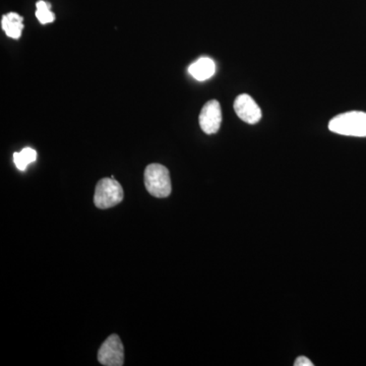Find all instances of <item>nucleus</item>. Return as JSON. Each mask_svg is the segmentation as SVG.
Segmentation results:
<instances>
[{
  "instance_id": "39448f33",
  "label": "nucleus",
  "mask_w": 366,
  "mask_h": 366,
  "mask_svg": "<svg viewBox=\"0 0 366 366\" xmlns=\"http://www.w3.org/2000/svg\"><path fill=\"white\" fill-rule=\"evenodd\" d=\"M201 129L207 134L218 132L222 122V110L220 103L217 100H211L204 104L199 117Z\"/></svg>"
},
{
  "instance_id": "20e7f679",
  "label": "nucleus",
  "mask_w": 366,
  "mask_h": 366,
  "mask_svg": "<svg viewBox=\"0 0 366 366\" xmlns=\"http://www.w3.org/2000/svg\"><path fill=\"white\" fill-rule=\"evenodd\" d=\"M98 360L105 366H122L124 363V344L117 335L106 339L98 351Z\"/></svg>"
},
{
  "instance_id": "1a4fd4ad",
  "label": "nucleus",
  "mask_w": 366,
  "mask_h": 366,
  "mask_svg": "<svg viewBox=\"0 0 366 366\" xmlns=\"http://www.w3.org/2000/svg\"><path fill=\"white\" fill-rule=\"evenodd\" d=\"M36 159H37V152L32 148H25L19 153L14 154V162L16 168L21 171H25L29 164L35 162Z\"/></svg>"
},
{
  "instance_id": "6e6552de",
  "label": "nucleus",
  "mask_w": 366,
  "mask_h": 366,
  "mask_svg": "<svg viewBox=\"0 0 366 366\" xmlns=\"http://www.w3.org/2000/svg\"><path fill=\"white\" fill-rule=\"evenodd\" d=\"M23 16L16 13H9L2 16L1 28L9 37L19 39L23 31Z\"/></svg>"
},
{
  "instance_id": "9d476101",
  "label": "nucleus",
  "mask_w": 366,
  "mask_h": 366,
  "mask_svg": "<svg viewBox=\"0 0 366 366\" xmlns=\"http://www.w3.org/2000/svg\"><path fill=\"white\" fill-rule=\"evenodd\" d=\"M36 7H37V11H36V16H37L38 21H40L42 25H46V24L52 23V21H55V14L51 11V6L48 2L44 1V0H39V1L36 4Z\"/></svg>"
},
{
  "instance_id": "f03ea898",
  "label": "nucleus",
  "mask_w": 366,
  "mask_h": 366,
  "mask_svg": "<svg viewBox=\"0 0 366 366\" xmlns=\"http://www.w3.org/2000/svg\"><path fill=\"white\" fill-rule=\"evenodd\" d=\"M144 185L151 196L158 199L169 197L172 190L169 170L161 164H150L144 170Z\"/></svg>"
},
{
  "instance_id": "9b49d317",
  "label": "nucleus",
  "mask_w": 366,
  "mask_h": 366,
  "mask_svg": "<svg viewBox=\"0 0 366 366\" xmlns=\"http://www.w3.org/2000/svg\"><path fill=\"white\" fill-rule=\"evenodd\" d=\"M295 366H314V363L305 356H300L295 362Z\"/></svg>"
},
{
  "instance_id": "423d86ee",
  "label": "nucleus",
  "mask_w": 366,
  "mask_h": 366,
  "mask_svg": "<svg viewBox=\"0 0 366 366\" xmlns=\"http://www.w3.org/2000/svg\"><path fill=\"white\" fill-rule=\"evenodd\" d=\"M234 110L237 117L247 124H254L261 120V108L255 103L254 99L247 94H242L236 98Z\"/></svg>"
},
{
  "instance_id": "0eeeda50",
  "label": "nucleus",
  "mask_w": 366,
  "mask_h": 366,
  "mask_svg": "<svg viewBox=\"0 0 366 366\" xmlns=\"http://www.w3.org/2000/svg\"><path fill=\"white\" fill-rule=\"evenodd\" d=\"M189 71L197 81H206L215 74L216 64L211 59L202 57L189 67Z\"/></svg>"
},
{
  "instance_id": "7ed1b4c3",
  "label": "nucleus",
  "mask_w": 366,
  "mask_h": 366,
  "mask_svg": "<svg viewBox=\"0 0 366 366\" xmlns=\"http://www.w3.org/2000/svg\"><path fill=\"white\" fill-rule=\"evenodd\" d=\"M124 199V189L113 178H103L96 185L94 203L98 209H109L117 206Z\"/></svg>"
},
{
  "instance_id": "f257e3e1",
  "label": "nucleus",
  "mask_w": 366,
  "mask_h": 366,
  "mask_svg": "<svg viewBox=\"0 0 366 366\" xmlns=\"http://www.w3.org/2000/svg\"><path fill=\"white\" fill-rule=\"evenodd\" d=\"M329 129L348 137H366V113L351 112L337 115L330 122Z\"/></svg>"
}]
</instances>
